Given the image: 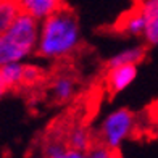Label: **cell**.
<instances>
[{
  "label": "cell",
  "mask_w": 158,
  "mask_h": 158,
  "mask_svg": "<svg viewBox=\"0 0 158 158\" xmlns=\"http://www.w3.org/2000/svg\"><path fill=\"white\" fill-rule=\"evenodd\" d=\"M81 42L82 29L77 15L68 6H63L40 21L35 53L45 60H64L77 52Z\"/></svg>",
  "instance_id": "6da1fadb"
},
{
  "label": "cell",
  "mask_w": 158,
  "mask_h": 158,
  "mask_svg": "<svg viewBox=\"0 0 158 158\" xmlns=\"http://www.w3.org/2000/svg\"><path fill=\"white\" fill-rule=\"evenodd\" d=\"M135 129V113L129 108H114L103 116L98 124V139L114 152H119L123 143Z\"/></svg>",
  "instance_id": "7a4b0ae2"
},
{
  "label": "cell",
  "mask_w": 158,
  "mask_h": 158,
  "mask_svg": "<svg viewBox=\"0 0 158 158\" xmlns=\"http://www.w3.org/2000/svg\"><path fill=\"white\" fill-rule=\"evenodd\" d=\"M8 37H11L19 47H23L29 53H34L37 48L39 32H40V21L31 16L29 13L21 11L11 26L5 31Z\"/></svg>",
  "instance_id": "3957f363"
},
{
  "label": "cell",
  "mask_w": 158,
  "mask_h": 158,
  "mask_svg": "<svg viewBox=\"0 0 158 158\" xmlns=\"http://www.w3.org/2000/svg\"><path fill=\"white\" fill-rule=\"evenodd\" d=\"M139 74V64H123V66L106 69L105 84L110 94H121L131 85Z\"/></svg>",
  "instance_id": "277c9868"
},
{
  "label": "cell",
  "mask_w": 158,
  "mask_h": 158,
  "mask_svg": "<svg viewBox=\"0 0 158 158\" xmlns=\"http://www.w3.org/2000/svg\"><path fill=\"white\" fill-rule=\"evenodd\" d=\"M135 6L145 18L143 40L148 47H158V0H135Z\"/></svg>",
  "instance_id": "5b68a950"
},
{
  "label": "cell",
  "mask_w": 158,
  "mask_h": 158,
  "mask_svg": "<svg viewBox=\"0 0 158 158\" xmlns=\"http://www.w3.org/2000/svg\"><path fill=\"white\" fill-rule=\"evenodd\" d=\"M147 44H134L121 48L105 61V68L110 69L123 64H140L147 56Z\"/></svg>",
  "instance_id": "8992f818"
},
{
  "label": "cell",
  "mask_w": 158,
  "mask_h": 158,
  "mask_svg": "<svg viewBox=\"0 0 158 158\" xmlns=\"http://www.w3.org/2000/svg\"><path fill=\"white\" fill-rule=\"evenodd\" d=\"M114 29L121 34L127 35V37H143L145 18H143L142 11L135 6V10L127 11L124 16L119 18V21L114 24Z\"/></svg>",
  "instance_id": "52a82bcc"
},
{
  "label": "cell",
  "mask_w": 158,
  "mask_h": 158,
  "mask_svg": "<svg viewBox=\"0 0 158 158\" xmlns=\"http://www.w3.org/2000/svg\"><path fill=\"white\" fill-rule=\"evenodd\" d=\"M19 5L24 13H29L31 16L42 21L61 10L64 6V0H19Z\"/></svg>",
  "instance_id": "ba28073f"
},
{
  "label": "cell",
  "mask_w": 158,
  "mask_h": 158,
  "mask_svg": "<svg viewBox=\"0 0 158 158\" xmlns=\"http://www.w3.org/2000/svg\"><path fill=\"white\" fill-rule=\"evenodd\" d=\"M31 53L19 47L11 37L6 35V32L0 34V68L11 61H24Z\"/></svg>",
  "instance_id": "9c48e42d"
},
{
  "label": "cell",
  "mask_w": 158,
  "mask_h": 158,
  "mask_svg": "<svg viewBox=\"0 0 158 158\" xmlns=\"http://www.w3.org/2000/svg\"><path fill=\"white\" fill-rule=\"evenodd\" d=\"M50 90L56 103H68L76 95V81L71 76H58L53 81Z\"/></svg>",
  "instance_id": "30bf717a"
},
{
  "label": "cell",
  "mask_w": 158,
  "mask_h": 158,
  "mask_svg": "<svg viewBox=\"0 0 158 158\" xmlns=\"http://www.w3.org/2000/svg\"><path fill=\"white\" fill-rule=\"evenodd\" d=\"M66 143L73 148H77L81 152H85L92 147V132L85 126H74L68 132Z\"/></svg>",
  "instance_id": "8fae6325"
},
{
  "label": "cell",
  "mask_w": 158,
  "mask_h": 158,
  "mask_svg": "<svg viewBox=\"0 0 158 158\" xmlns=\"http://www.w3.org/2000/svg\"><path fill=\"white\" fill-rule=\"evenodd\" d=\"M23 11L19 0H0V34H3Z\"/></svg>",
  "instance_id": "7c38bea8"
},
{
  "label": "cell",
  "mask_w": 158,
  "mask_h": 158,
  "mask_svg": "<svg viewBox=\"0 0 158 158\" xmlns=\"http://www.w3.org/2000/svg\"><path fill=\"white\" fill-rule=\"evenodd\" d=\"M24 61H11L6 63L0 68V73H2L5 82L8 84L10 89H15L23 85V79H24Z\"/></svg>",
  "instance_id": "4fadbf2b"
},
{
  "label": "cell",
  "mask_w": 158,
  "mask_h": 158,
  "mask_svg": "<svg viewBox=\"0 0 158 158\" xmlns=\"http://www.w3.org/2000/svg\"><path fill=\"white\" fill-rule=\"evenodd\" d=\"M69 145L66 142H63L60 139H52L45 142L44 148H42V155L45 158H64L66 156Z\"/></svg>",
  "instance_id": "5bb4252c"
},
{
  "label": "cell",
  "mask_w": 158,
  "mask_h": 158,
  "mask_svg": "<svg viewBox=\"0 0 158 158\" xmlns=\"http://www.w3.org/2000/svg\"><path fill=\"white\" fill-rule=\"evenodd\" d=\"M42 76H44V71H42L39 66L35 64H29L26 63L24 64V79H23V85H35Z\"/></svg>",
  "instance_id": "9a60e30c"
},
{
  "label": "cell",
  "mask_w": 158,
  "mask_h": 158,
  "mask_svg": "<svg viewBox=\"0 0 158 158\" xmlns=\"http://www.w3.org/2000/svg\"><path fill=\"white\" fill-rule=\"evenodd\" d=\"M114 155H116V152L111 150L108 145H105L103 142L97 143V145H92L87 150V153H85V156H87V158H111Z\"/></svg>",
  "instance_id": "2e32d148"
},
{
  "label": "cell",
  "mask_w": 158,
  "mask_h": 158,
  "mask_svg": "<svg viewBox=\"0 0 158 158\" xmlns=\"http://www.w3.org/2000/svg\"><path fill=\"white\" fill-rule=\"evenodd\" d=\"M8 90H10L8 84L5 82V79H3L2 73H0V98H3V97L6 95V92H8Z\"/></svg>",
  "instance_id": "e0dca14e"
}]
</instances>
